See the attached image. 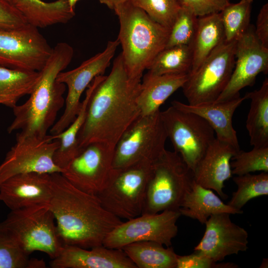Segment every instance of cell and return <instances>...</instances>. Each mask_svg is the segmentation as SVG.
<instances>
[{"instance_id":"1","label":"cell","mask_w":268,"mask_h":268,"mask_svg":"<svg viewBox=\"0 0 268 268\" xmlns=\"http://www.w3.org/2000/svg\"><path fill=\"white\" fill-rule=\"evenodd\" d=\"M84 124L77 137L79 148L94 142L115 146L129 126L140 115L137 98L141 80L131 78L121 53L108 75L94 78Z\"/></svg>"},{"instance_id":"2","label":"cell","mask_w":268,"mask_h":268,"mask_svg":"<svg viewBox=\"0 0 268 268\" xmlns=\"http://www.w3.org/2000/svg\"><path fill=\"white\" fill-rule=\"evenodd\" d=\"M52 196L49 206L64 245L85 249L103 245L107 235L122 221L107 210L96 195L71 184L61 174H51Z\"/></svg>"},{"instance_id":"3","label":"cell","mask_w":268,"mask_h":268,"mask_svg":"<svg viewBox=\"0 0 268 268\" xmlns=\"http://www.w3.org/2000/svg\"><path fill=\"white\" fill-rule=\"evenodd\" d=\"M73 53L72 47L66 42H59L53 48L29 98L12 108L14 118L7 128L9 134L20 130L16 138L43 137L47 135L65 104L64 94L66 86L58 81L57 77L70 63Z\"/></svg>"},{"instance_id":"4","label":"cell","mask_w":268,"mask_h":268,"mask_svg":"<svg viewBox=\"0 0 268 268\" xmlns=\"http://www.w3.org/2000/svg\"><path fill=\"white\" fill-rule=\"evenodd\" d=\"M124 66L129 76L141 80L143 73L166 47L170 29L152 20L130 0L116 6Z\"/></svg>"},{"instance_id":"5","label":"cell","mask_w":268,"mask_h":268,"mask_svg":"<svg viewBox=\"0 0 268 268\" xmlns=\"http://www.w3.org/2000/svg\"><path fill=\"white\" fill-rule=\"evenodd\" d=\"M0 231L9 236L29 255L40 251L53 259L63 246L54 215L47 204L11 210L0 222Z\"/></svg>"},{"instance_id":"6","label":"cell","mask_w":268,"mask_h":268,"mask_svg":"<svg viewBox=\"0 0 268 268\" xmlns=\"http://www.w3.org/2000/svg\"><path fill=\"white\" fill-rule=\"evenodd\" d=\"M193 180V172L180 155L166 149L152 164L141 214L178 210Z\"/></svg>"},{"instance_id":"7","label":"cell","mask_w":268,"mask_h":268,"mask_svg":"<svg viewBox=\"0 0 268 268\" xmlns=\"http://www.w3.org/2000/svg\"><path fill=\"white\" fill-rule=\"evenodd\" d=\"M160 111L140 115L123 133L115 146L114 169L153 163L163 153L168 137Z\"/></svg>"},{"instance_id":"8","label":"cell","mask_w":268,"mask_h":268,"mask_svg":"<svg viewBox=\"0 0 268 268\" xmlns=\"http://www.w3.org/2000/svg\"><path fill=\"white\" fill-rule=\"evenodd\" d=\"M152 164L142 162L113 169L105 187L96 195L103 206L120 219L141 215Z\"/></svg>"},{"instance_id":"9","label":"cell","mask_w":268,"mask_h":268,"mask_svg":"<svg viewBox=\"0 0 268 268\" xmlns=\"http://www.w3.org/2000/svg\"><path fill=\"white\" fill-rule=\"evenodd\" d=\"M237 40H224L193 72L182 89L190 105L215 101L227 86L235 62Z\"/></svg>"},{"instance_id":"10","label":"cell","mask_w":268,"mask_h":268,"mask_svg":"<svg viewBox=\"0 0 268 268\" xmlns=\"http://www.w3.org/2000/svg\"><path fill=\"white\" fill-rule=\"evenodd\" d=\"M160 115L174 151L194 172L216 137L213 129L201 116L172 105L160 111Z\"/></svg>"},{"instance_id":"11","label":"cell","mask_w":268,"mask_h":268,"mask_svg":"<svg viewBox=\"0 0 268 268\" xmlns=\"http://www.w3.org/2000/svg\"><path fill=\"white\" fill-rule=\"evenodd\" d=\"M52 50L38 28L31 24L0 28V66L40 71Z\"/></svg>"},{"instance_id":"12","label":"cell","mask_w":268,"mask_h":268,"mask_svg":"<svg viewBox=\"0 0 268 268\" xmlns=\"http://www.w3.org/2000/svg\"><path fill=\"white\" fill-rule=\"evenodd\" d=\"M119 45L118 38L109 41L102 52L84 61L75 68L59 73L57 80L66 85L67 93L64 111L50 129L51 134L61 133L73 122L79 111L83 92L95 77L104 74Z\"/></svg>"},{"instance_id":"13","label":"cell","mask_w":268,"mask_h":268,"mask_svg":"<svg viewBox=\"0 0 268 268\" xmlns=\"http://www.w3.org/2000/svg\"><path fill=\"white\" fill-rule=\"evenodd\" d=\"M179 210H166L155 214H143L122 222L107 235L103 245L121 249L138 241H153L170 247L177 235Z\"/></svg>"},{"instance_id":"14","label":"cell","mask_w":268,"mask_h":268,"mask_svg":"<svg viewBox=\"0 0 268 268\" xmlns=\"http://www.w3.org/2000/svg\"><path fill=\"white\" fill-rule=\"evenodd\" d=\"M59 145V140L52 134L16 138L15 144L0 165V183L19 174L62 173L63 170L54 161Z\"/></svg>"},{"instance_id":"15","label":"cell","mask_w":268,"mask_h":268,"mask_svg":"<svg viewBox=\"0 0 268 268\" xmlns=\"http://www.w3.org/2000/svg\"><path fill=\"white\" fill-rule=\"evenodd\" d=\"M114 149L104 142L90 143L80 148L61 174L78 189L97 195L113 170Z\"/></svg>"},{"instance_id":"16","label":"cell","mask_w":268,"mask_h":268,"mask_svg":"<svg viewBox=\"0 0 268 268\" xmlns=\"http://www.w3.org/2000/svg\"><path fill=\"white\" fill-rule=\"evenodd\" d=\"M262 72H268V49L262 46L255 35L254 26L250 25L237 40L232 75L216 101L227 100L240 95V90L253 85L257 76Z\"/></svg>"},{"instance_id":"17","label":"cell","mask_w":268,"mask_h":268,"mask_svg":"<svg viewBox=\"0 0 268 268\" xmlns=\"http://www.w3.org/2000/svg\"><path fill=\"white\" fill-rule=\"evenodd\" d=\"M230 215L229 213H221L208 218L204 223L203 236L195 247L194 252L219 262L228 256L247 250L248 232L233 223Z\"/></svg>"},{"instance_id":"18","label":"cell","mask_w":268,"mask_h":268,"mask_svg":"<svg viewBox=\"0 0 268 268\" xmlns=\"http://www.w3.org/2000/svg\"><path fill=\"white\" fill-rule=\"evenodd\" d=\"M52 196L51 174H19L0 183V201L10 210L35 205H49Z\"/></svg>"},{"instance_id":"19","label":"cell","mask_w":268,"mask_h":268,"mask_svg":"<svg viewBox=\"0 0 268 268\" xmlns=\"http://www.w3.org/2000/svg\"><path fill=\"white\" fill-rule=\"evenodd\" d=\"M50 265L53 268H136L122 249L103 245L85 249L64 245Z\"/></svg>"},{"instance_id":"20","label":"cell","mask_w":268,"mask_h":268,"mask_svg":"<svg viewBox=\"0 0 268 268\" xmlns=\"http://www.w3.org/2000/svg\"><path fill=\"white\" fill-rule=\"evenodd\" d=\"M239 150L215 137L193 172L194 181L215 191L222 199H227L223 192L224 182L232 177L231 161Z\"/></svg>"},{"instance_id":"21","label":"cell","mask_w":268,"mask_h":268,"mask_svg":"<svg viewBox=\"0 0 268 268\" xmlns=\"http://www.w3.org/2000/svg\"><path fill=\"white\" fill-rule=\"evenodd\" d=\"M245 99L244 96L241 97L239 95L227 100L197 105H190L173 100L171 102V105L201 116L213 129L217 139L239 150L237 133L232 125V118L237 108Z\"/></svg>"},{"instance_id":"22","label":"cell","mask_w":268,"mask_h":268,"mask_svg":"<svg viewBox=\"0 0 268 268\" xmlns=\"http://www.w3.org/2000/svg\"><path fill=\"white\" fill-rule=\"evenodd\" d=\"M188 76L189 73L152 75L147 72L141 80L137 98L141 115L159 111L168 98L182 88Z\"/></svg>"},{"instance_id":"23","label":"cell","mask_w":268,"mask_h":268,"mask_svg":"<svg viewBox=\"0 0 268 268\" xmlns=\"http://www.w3.org/2000/svg\"><path fill=\"white\" fill-rule=\"evenodd\" d=\"M178 210L181 215L197 220L201 224H204L214 214L243 213V211L237 210L225 203L212 190L201 186L194 180L185 193Z\"/></svg>"},{"instance_id":"24","label":"cell","mask_w":268,"mask_h":268,"mask_svg":"<svg viewBox=\"0 0 268 268\" xmlns=\"http://www.w3.org/2000/svg\"><path fill=\"white\" fill-rule=\"evenodd\" d=\"M12 3L27 23L38 28L66 23L75 15L67 0H12Z\"/></svg>"},{"instance_id":"25","label":"cell","mask_w":268,"mask_h":268,"mask_svg":"<svg viewBox=\"0 0 268 268\" xmlns=\"http://www.w3.org/2000/svg\"><path fill=\"white\" fill-rule=\"evenodd\" d=\"M224 40V32L220 12L198 17L196 32L190 45L193 62L190 73L195 71Z\"/></svg>"},{"instance_id":"26","label":"cell","mask_w":268,"mask_h":268,"mask_svg":"<svg viewBox=\"0 0 268 268\" xmlns=\"http://www.w3.org/2000/svg\"><path fill=\"white\" fill-rule=\"evenodd\" d=\"M250 107L246 127L253 147L268 146V78L266 77L257 90L246 93Z\"/></svg>"},{"instance_id":"27","label":"cell","mask_w":268,"mask_h":268,"mask_svg":"<svg viewBox=\"0 0 268 268\" xmlns=\"http://www.w3.org/2000/svg\"><path fill=\"white\" fill-rule=\"evenodd\" d=\"M40 76V71L0 66V105L11 108L15 107L21 97L31 94Z\"/></svg>"},{"instance_id":"28","label":"cell","mask_w":268,"mask_h":268,"mask_svg":"<svg viewBox=\"0 0 268 268\" xmlns=\"http://www.w3.org/2000/svg\"><path fill=\"white\" fill-rule=\"evenodd\" d=\"M121 249L136 268H176L177 254L171 247L153 241H138Z\"/></svg>"},{"instance_id":"29","label":"cell","mask_w":268,"mask_h":268,"mask_svg":"<svg viewBox=\"0 0 268 268\" xmlns=\"http://www.w3.org/2000/svg\"><path fill=\"white\" fill-rule=\"evenodd\" d=\"M94 85L93 79L86 89L85 98L73 122L61 133L53 135L54 138L60 141V145L54 155V161L63 171L80 149L77 137L85 121L88 101Z\"/></svg>"},{"instance_id":"30","label":"cell","mask_w":268,"mask_h":268,"mask_svg":"<svg viewBox=\"0 0 268 268\" xmlns=\"http://www.w3.org/2000/svg\"><path fill=\"white\" fill-rule=\"evenodd\" d=\"M193 56L190 45L165 48L147 68L152 75L189 73L192 67Z\"/></svg>"},{"instance_id":"31","label":"cell","mask_w":268,"mask_h":268,"mask_svg":"<svg viewBox=\"0 0 268 268\" xmlns=\"http://www.w3.org/2000/svg\"><path fill=\"white\" fill-rule=\"evenodd\" d=\"M233 180L237 185V190L233 193L227 204L237 210L242 211V208L250 200L268 195V172L236 176Z\"/></svg>"},{"instance_id":"32","label":"cell","mask_w":268,"mask_h":268,"mask_svg":"<svg viewBox=\"0 0 268 268\" xmlns=\"http://www.w3.org/2000/svg\"><path fill=\"white\" fill-rule=\"evenodd\" d=\"M253 0H241L230 3L221 12L224 40H237L249 28Z\"/></svg>"},{"instance_id":"33","label":"cell","mask_w":268,"mask_h":268,"mask_svg":"<svg viewBox=\"0 0 268 268\" xmlns=\"http://www.w3.org/2000/svg\"><path fill=\"white\" fill-rule=\"evenodd\" d=\"M45 262L30 259L28 255L9 236L0 231V268H43Z\"/></svg>"},{"instance_id":"34","label":"cell","mask_w":268,"mask_h":268,"mask_svg":"<svg viewBox=\"0 0 268 268\" xmlns=\"http://www.w3.org/2000/svg\"><path fill=\"white\" fill-rule=\"evenodd\" d=\"M152 20L171 29L181 6L178 0H130Z\"/></svg>"},{"instance_id":"35","label":"cell","mask_w":268,"mask_h":268,"mask_svg":"<svg viewBox=\"0 0 268 268\" xmlns=\"http://www.w3.org/2000/svg\"><path fill=\"white\" fill-rule=\"evenodd\" d=\"M232 175H243L256 171L268 172V146L253 147L249 151L240 150L231 161Z\"/></svg>"},{"instance_id":"36","label":"cell","mask_w":268,"mask_h":268,"mask_svg":"<svg viewBox=\"0 0 268 268\" xmlns=\"http://www.w3.org/2000/svg\"><path fill=\"white\" fill-rule=\"evenodd\" d=\"M198 17L188 9L181 7L170 30L165 48L177 45H190L197 25Z\"/></svg>"},{"instance_id":"37","label":"cell","mask_w":268,"mask_h":268,"mask_svg":"<svg viewBox=\"0 0 268 268\" xmlns=\"http://www.w3.org/2000/svg\"><path fill=\"white\" fill-rule=\"evenodd\" d=\"M181 7L186 8L197 17L221 12L230 0H178Z\"/></svg>"},{"instance_id":"38","label":"cell","mask_w":268,"mask_h":268,"mask_svg":"<svg viewBox=\"0 0 268 268\" xmlns=\"http://www.w3.org/2000/svg\"><path fill=\"white\" fill-rule=\"evenodd\" d=\"M238 268V266L233 263L215 262L196 252H194L193 254L185 256L177 255L176 268Z\"/></svg>"},{"instance_id":"39","label":"cell","mask_w":268,"mask_h":268,"mask_svg":"<svg viewBox=\"0 0 268 268\" xmlns=\"http://www.w3.org/2000/svg\"><path fill=\"white\" fill-rule=\"evenodd\" d=\"M27 23L12 3L7 0H0V28H15Z\"/></svg>"},{"instance_id":"40","label":"cell","mask_w":268,"mask_h":268,"mask_svg":"<svg viewBox=\"0 0 268 268\" xmlns=\"http://www.w3.org/2000/svg\"><path fill=\"white\" fill-rule=\"evenodd\" d=\"M255 35L262 46L268 49V4L265 3L261 8L257 16Z\"/></svg>"},{"instance_id":"41","label":"cell","mask_w":268,"mask_h":268,"mask_svg":"<svg viewBox=\"0 0 268 268\" xmlns=\"http://www.w3.org/2000/svg\"><path fill=\"white\" fill-rule=\"evenodd\" d=\"M100 3L106 5L108 7L111 9L114 8L117 5L123 3L129 0H98Z\"/></svg>"},{"instance_id":"42","label":"cell","mask_w":268,"mask_h":268,"mask_svg":"<svg viewBox=\"0 0 268 268\" xmlns=\"http://www.w3.org/2000/svg\"><path fill=\"white\" fill-rule=\"evenodd\" d=\"M78 0H67L69 5L72 9L74 10L75 5Z\"/></svg>"},{"instance_id":"43","label":"cell","mask_w":268,"mask_h":268,"mask_svg":"<svg viewBox=\"0 0 268 268\" xmlns=\"http://www.w3.org/2000/svg\"><path fill=\"white\" fill-rule=\"evenodd\" d=\"M7 0L8 1H9L10 2H11V3H12V0Z\"/></svg>"}]
</instances>
